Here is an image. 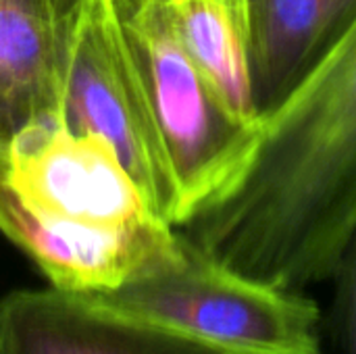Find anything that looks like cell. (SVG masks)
Returning <instances> with one entry per match:
<instances>
[{
	"label": "cell",
	"instance_id": "cell-1",
	"mask_svg": "<svg viewBox=\"0 0 356 354\" xmlns=\"http://www.w3.org/2000/svg\"><path fill=\"white\" fill-rule=\"evenodd\" d=\"M179 232L227 267L284 290L334 280L356 232V15L261 117L240 184Z\"/></svg>",
	"mask_w": 356,
	"mask_h": 354
},
{
	"label": "cell",
	"instance_id": "cell-2",
	"mask_svg": "<svg viewBox=\"0 0 356 354\" xmlns=\"http://www.w3.org/2000/svg\"><path fill=\"white\" fill-rule=\"evenodd\" d=\"M0 230L71 292L117 290L179 248L111 142L63 119L0 142Z\"/></svg>",
	"mask_w": 356,
	"mask_h": 354
},
{
	"label": "cell",
	"instance_id": "cell-3",
	"mask_svg": "<svg viewBox=\"0 0 356 354\" xmlns=\"http://www.w3.org/2000/svg\"><path fill=\"white\" fill-rule=\"evenodd\" d=\"M86 294L223 354H325L313 298L227 267L181 232L167 261L117 290Z\"/></svg>",
	"mask_w": 356,
	"mask_h": 354
},
{
	"label": "cell",
	"instance_id": "cell-4",
	"mask_svg": "<svg viewBox=\"0 0 356 354\" xmlns=\"http://www.w3.org/2000/svg\"><path fill=\"white\" fill-rule=\"evenodd\" d=\"M117 4L175 173L181 227L240 184L257 154L261 125L232 111L154 0Z\"/></svg>",
	"mask_w": 356,
	"mask_h": 354
},
{
	"label": "cell",
	"instance_id": "cell-5",
	"mask_svg": "<svg viewBox=\"0 0 356 354\" xmlns=\"http://www.w3.org/2000/svg\"><path fill=\"white\" fill-rule=\"evenodd\" d=\"M63 121L111 142L150 207L179 227L181 202L117 0H88L73 44Z\"/></svg>",
	"mask_w": 356,
	"mask_h": 354
},
{
	"label": "cell",
	"instance_id": "cell-6",
	"mask_svg": "<svg viewBox=\"0 0 356 354\" xmlns=\"http://www.w3.org/2000/svg\"><path fill=\"white\" fill-rule=\"evenodd\" d=\"M0 354H223L86 292L54 286L0 298Z\"/></svg>",
	"mask_w": 356,
	"mask_h": 354
},
{
	"label": "cell",
	"instance_id": "cell-7",
	"mask_svg": "<svg viewBox=\"0 0 356 354\" xmlns=\"http://www.w3.org/2000/svg\"><path fill=\"white\" fill-rule=\"evenodd\" d=\"M88 0H0V142L63 119L73 44Z\"/></svg>",
	"mask_w": 356,
	"mask_h": 354
},
{
	"label": "cell",
	"instance_id": "cell-8",
	"mask_svg": "<svg viewBox=\"0 0 356 354\" xmlns=\"http://www.w3.org/2000/svg\"><path fill=\"white\" fill-rule=\"evenodd\" d=\"M252 86L261 117L273 111L356 15V0H250Z\"/></svg>",
	"mask_w": 356,
	"mask_h": 354
},
{
	"label": "cell",
	"instance_id": "cell-9",
	"mask_svg": "<svg viewBox=\"0 0 356 354\" xmlns=\"http://www.w3.org/2000/svg\"><path fill=\"white\" fill-rule=\"evenodd\" d=\"M175 35L232 111L261 125L252 86L250 0H154Z\"/></svg>",
	"mask_w": 356,
	"mask_h": 354
},
{
	"label": "cell",
	"instance_id": "cell-10",
	"mask_svg": "<svg viewBox=\"0 0 356 354\" xmlns=\"http://www.w3.org/2000/svg\"><path fill=\"white\" fill-rule=\"evenodd\" d=\"M334 280H336L334 317H336L342 351L344 354H356V232L344 250V257L340 261Z\"/></svg>",
	"mask_w": 356,
	"mask_h": 354
}]
</instances>
